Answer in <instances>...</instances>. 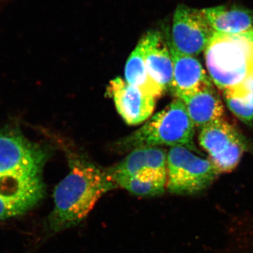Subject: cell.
<instances>
[{"mask_svg":"<svg viewBox=\"0 0 253 253\" xmlns=\"http://www.w3.org/2000/svg\"><path fill=\"white\" fill-rule=\"evenodd\" d=\"M117 187L106 169L86 161H74L55 188L54 208L48 218L50 230L57 233L78 225L106 193Z\"/></svg>","mask_w":253,"mask_h":253,"instance_id":"6da1fadb","label":"cell"},{"mask_svg":"<svg viewBox=\"0 0 253 253\" xmlns=\"http://www.w3.org/2000/svg\"><path fill=\"white\" fill-rule=\"evenodd\" d=\"M210 78L224 91L253 78V28L242 33H213L204 50Z\"/></svg>","mask_w":253,"mask_h":253,"instance_id":"7a4b0ae2","label":"cell"},{"mask_svg":"<svg viewBox=\"0 0 253 253\" xmlns=\"http://www.w3.org/2000/svg\"><path fill=\"white\" fill-rule=\"evenodd\" d=\"M195 126L185 106L176 98L137 130L118 141L116 147L128 151L146 146H183L194 149Z\"/></svg>","mask_w":253,"mask_h":253,"instance_id":"3957f363","label":"cell"},{"mask_svg":"<svg viewBox=\"0 0 253 253\" xmlns=\"http://www.w3.org/2000/svg\"><path fill=\"white\" fill-rule=\"evenodd\" d=\"M218 174L209 159L199 157L185 146H172L168 152L166 186L172 194H196L211 185Z\"/></svg>","mask_w":253,"mask_h":253,"instance_id":"277c9868","label":"cell"},{"mask_svg":"<svg viewBox=\"0 0 253 253\" xmlns=\"http://www.w3.org/2000/svg\"><path fill=\"white\" fill-rule=\"evenodd\" d=\"M199 141L218 174L234 170L246 149L243 136L224 118L201 128Z\"/></svg>","mask_w":253,"mask_h":253,"instance_id":"5b68a950","label":"cell"},{"mask_svg":"<svg viewBox=\"0 0 253 253\" xmlns=\"http://www.w3.org/2000/svg\"><path fill=\"white\" fill-rule=\"evenodd\" d=\"M213 33L202 10L181 5L174 12L172 41L168 44L182 54L196 56L206 49Z\"/></svg>","mask_w":253,"mask_h":253,"instance_id":"8992f818","label":"cell"},{"mask_svg":"<svg viewBox=\"0 0 253 253\" xmlns=\"http://www.w3.org/2000/svg\"><path fill=\"white\" fill-rule=\"evenodd\" d=\"M44 194L42 176L10 175L0 178V220L24 214Z\"/></svg>","mask_w":253,"mask_h":253,"instance_id":"52a82bcc","label":"cell"},{"mask_svg":"<svg viewBox=\"0 0 253 253\" xmlns=\"http://www.w3.org/2000/svg\"><path fill=\"white\" fill-rule=\"evenodd\" d=\"M106 92L113 99L120 116L129 126L144 123L151 117L156 107V97L146 94L121 77L110 82Z\"/></svg>","mask_w":253,"mask_h":253,"instance_id":"ba28073f","label":"cell"},{"mask_svg":"<svg viewBox=\"0 0 253 253\" xmlns=\"http://www.w3.org/2000/svg\"><path fill=\"white\" fill-rule=\"evenodd\" d=\"M167 156L166 151L158 146L136 148L106 170L116 185L120 181L134 176L167 177Z\"/></svg>","mask_w":253,"mask_h":253,"instance_id":"9c48e42d","label":"cell"},{"mask_svg":"<svg viewBox=\"0 0 253 253\" xmlns=\"http://www.w3.org/2000/svg\"><path fill=\"white\" fill-rule=\"evenodd\" d=\"M142 39L147 72L152 81L166 92L171 89L173 80V63L169 46L158 31L149 32Z\"/></svg>","mask_w":253,"mask_h":253,"instance_id":"30bf717a","label":"cell"},{"mask_svg":"<svg viewBox=\"0 0 253 253\" xmlns=\"http://www.w3.org/2000/svg\"><path fill=\"white\" fill-rule=\"evenodd\" d=\"M168 46L173 63V80L170 90L174 96L212 85L199 60L194 56L176 51L169 44Z\"/></svg>","mask_w":253,"mask_h":253,"instance_id":"8fae6325","label":"cell"},{"mask_svg":"<svg viewBox=\"0 0 253 253\" xmlns=\"http://www.w3.org/2000/svg\"><path fill=\"white\" fill-rule=\"evenodd\" d=\"M175 97L182 101L194 126L201 129L224 116V106L212 85Z\"/></svg>","mask_w":253,"mask_h":253,"instance_id":"7c38bea8","label":"cell"},{"mask_svg":"<svg viewBox=\"0 0 253 253\" xmlns=\"http://www.w3.org/2000/svg\"><path fill=\"white\" fill-rule=\"evenodd\" d=\"M201 10L214 32L234 34L253 28V14L247 10L226 6Z\"/></svg>","mask_w":253,"mask_h":253,"instance_id":"4fadbf2b","label":"cell"},{"mask_svg":"<svg viewBox=\"0 0 253 253\" xmlns=\"http://www.w3.org/2000/svg\"><path fill=\"white\" fill-rule=\"evenodd\" d=\"M125 78L126 83L156 99L161 97L165 93L150 78L147 72L144 62V43L142 38L126 61Z\"/></svg>","mask_w":253,"mask_h":253,"instance_id":"5bb4252c","label":"cell"},{"mask_svg":"<svg viewBox=\"0 0 253 253\" xmlns=\"http://www.w3.org/2000/svg\"><path fill=\"white\" fill-rule=\"evenodd\" d=\"M229 110L246 124L253 123V78L239 85L223 91Z\"/></svg>","mask_w":253,"mask_h":253,"instance_id":"9a60e30c","label":"cell"},{"mask_svg":"<svg viewBox=\"0 0 253 253\" xmlns=\"http://www.w3.org/2000/svg\"><path fill=\"white\" fill-rule=\"evenodd\" d=\"M167 178L156 176H134L123 179L118 183V187L138 196L152 197L163 194L165 191Z\"/></svg>","mask_w":253,"mask_h":253,"instance_id":"2e32d148","label":"cell"}]
</instances>
